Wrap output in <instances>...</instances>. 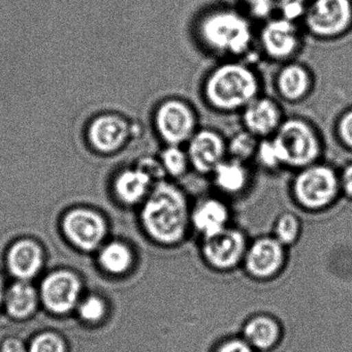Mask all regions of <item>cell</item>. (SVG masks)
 Listing matches in <instances>:
<instances>
[{"label":"cell","mask_w":352,"mask_h":352,"mask_svg":"<svg viewBox=\"0 0 352 352\" xmlns=\"http://www.w3.org/2000/svg\"><path fill=\"white\" fill-rule=\"evenodd\" d=\"M256 24L242 9L209 8L193 19L189 32L197 50L215 61L245 59L256 63Z\"/></svg>","instance_id":"1"},{"label":"cell","mask_w":352,"mask_h":352,"mask_svg":"<svg viewBox=\"0 0 352 352\" xmlns=\"http://www.w3.org/2000/svg\"><path fill=\"white\" fill-rule=\"evenodd\" d=\"M246 248L242 232L226 228L215 236L206 239L204 253L214 267L228 269L242 258Z\"/></svg>","instance_id":"17"},{"label":"cell","mask_w":352,"mask_h":352,"mask_svg":"<svg viewBox=\"0 0 352 352\" xmlns=\"http://www.w3.org/2000/svg\"><path fill=\"white\" fill-rule=\"evenodd\" d=\"M38 289L30 281L17 280L6 289L3 305L8 314L17 320L30 318L40 302Z\"/></svg>","instance_id":"21"},{"label":"cell","mask_w":352,"mask_h":352,"mask_svg":"<svg viewBox=\"0 0 352 352\" xmlns=\"http://www.w3.org/2000/svg\"><path fill=\"white\" fill-rule=\"evenodd\" d=\"M157 156L166 173V179L168 180L178 182L179 180L186 178L190 173H192L185 146H160Z\"/></svg>","instance_id":"24"},{"label":"cell","mask_w":352,"mask_h":352,"mask_svg":"<svg viewBox=\"0 0 352 352\" xmlns=\"http://www.w3.org/2000/svg\"><path fill=\"white\" fill-rule=\"evenodd\" d=\"M277 240L282 244L294 242L300 232V220L292 213H284L278 218L275 228Z\"/></svg>","instance_id":"32"},{"label":"cell","mask_w":352,"mask_h":352,"mask_svg":"<svg viewBox=\"0 0 352 352\" xmlns=\"http://www.w3.org/2000/svg\"><path fill=\"white\" fill-rule=\"evenodd\" d=\"M244 335L252 347L267 349L277 342L280 335L279 325L270 317H255L247 323Z\"/></svg>","instance_id":"25"},{"label":"cell","mask_w":352,"mask_h":352,"mask_svg":"<svg viewBox=\"0 0 352 352\" xmlns=\"http://www.w3.org/2000/svg\"><path fill=\"white\" fill-rule=\"evenodd\" d=\"M243 11L258 25L277 15L276 0H243Z\"/></svg>","instance_id":"28"},{"label":"cell","mask_w":352,"mask_h":352,"mask_svg":"<svg viewBox=\"0 0 352 352\" xmlns=\"http://www.w3.org/2000/svg\"><path fill=\"white\" fill-rule=\"evenodd\" d=\"M217 195L221 197H240L244 195L254 179L253 164L226 157L220 162L209 178Z\"/></svg>","instance_id":"16"},{"label":"cell","mask_w":352,"mask_h":352,"mask_svg":"<svg viewBox=\"0 0 352 352\" xmlns=\"http://www.w3.org/2000/svg\"><path fill=\"white\" fill-rule=\"evenodd\" d=\"M151 177L133 162L117 170L111 181V193L118 205L140 207L153 188Z\"/></svg>","instance_id":"15"},{"label":"cell","mask_w":352,"mask_h":352,"mask_svg":"<svg viewBox=\"0 0 352 352\" xmlns=\"http://www.w3.org/2000/svg\"><path fill=\"white\" fill-rule=\"evenodd\" d=\"M190 212L184 189L178 182L166 179L154 184L147 199L140 206V220L152 238L172 244L186 232Z\"/></svg>","instance_id":"3"},{"label":"cell","mask_w":352,"mask_h":352,"mask_svg":"<svg viewBox=\"0 0 352 352\" xmlns=\"http://www.w3.org/2000/svg\"><path fill=\"white\" fill-rule=\"evenodd\" d=\"M82 282L74 272L56 270L43 279L38 294L49 312L65 315L77 308L82 298Z\"/></svg>","instance_id":"12"},{"label":"cell","mask_w":352,"mask_h":352,"mask_svg":"<svg viewBox=\"0 0 352 352\" xmlns=\"http://www.w3.org/2000/svg\"><path fill=\"white\" fill-rule=\"evenodd\" d=\"M306 38L302 24L275 16L257 28L256 51L263 60L281 65L298 59Z\"/></svg>","instance_id":"8"},{"label":"cell","mask_w":352,"mask_h":352,"mask_svg":"<svg viewBox=\"0 0 352 352\" xmlns=\"http://www.w3.org/2000/svg\"><path fill=\"white\" fill-rule=\"evenodd\" d=\"M316 85L314 71L298 59L278 65L273 78L276 98L292 106L307 102L314 94Z\"/></svg>","instance_id":"11"},{"label":"cell","mask_w":352,"mask_h":352,"mask_svg":"<svg viewBox=\"0 0 352 352\" xmlns=\"http://www.w3.org/2000/svg\"><path fill=\"white\" fill-rule=\"evenodd\" d=\"M146 131L147 127L139 117L131 118L120 113L104 112L89 121L86 140L96 153L114 155L133 140L143 139Z\"/></svg>","instance_id":"7"},{"label":"cell","mask_w":352,"mask_h":352,"mask_svg":"<svg viewBox=\"0 0 352 352\" xmlns=\"http://www.w3.org/2000/svg\"><path fill=\"white\" fill-rule=\"evenodd\" d=\"M76 309L80 318L87 323L100 322L107 314L106 302L100 296L96 294L81 298Z\"/></svg>","instance_id":"27"},{"label":"cell","mask_w":352,"mask_h":352,"mask_svg":"<svg viewBox=\"0 0 352 352\" xmlns=\"http://www.w3.org/2000/svg\"><path fill=\"white\" fill-rule=\"evenodd\" d=\"M185 148L192 173L206 178H209L216 166L228 157L226 137L214 127H199Z\"/></svg>","instance_id":"13"},{"label":"cell","mask_w":352,"mask_h":352,"mask_svg":"<svg viewBox=\"0 0 352 352\" xmlns=\"http://www.w3.org/2000/svg\"><path fill=\"white\" fill-rule=\"evenodd\" d=\"M204 106L216 114L239 115L263 94V80L255 63L245 59L216 61L199 83Z\"/></svg>","instance_id":"2"},{"label":"cell","mask_w":352,"mask_h":352,"mask_svg":"<svg viewBox=\"0 0 352 352\" xmlns=\"http://www.w3.org/2000/svg\"><path fill=\"white\" fill-rule=\"evenodd\" d=\"M258 143L259 140L255 135L241 127L226 138L228 157L252 164Z\"/></svg>","instance_id":"26"},{"label":"cell","mask_w":352,"mask_h":352,"mask_svg":"<svg viewBox=\"0 0 352 352\" xmlns=\"http://www.w3.org/2000/svg\"><path fill=\"white\" fill-rule=\"evenodd\" d=\"M218 352H253L252 346L245 340H230L219 348Z\"/></svg>","instance_id":"34"},{"label":"cell","mask_w":352,"mask_h":352,"mask_svg":"<svg viewBox=\"0 0 352 352\" xmlns=\"http://www.w3.org/2000/svg\"><path fill=\"white\" fill-rule=\"evenodd\" d=\"M289 190L296 205L308 211H321L342 195L339 168L324 160L292 172Z\"/></svg>","instance_id":"5"},{"label":"cell","mask_w":352,"mask_h":352,"mask_svg":"<svg viewBox=\"0 0 352 352\" xmlns=\"http://www.w3.org/2000/svg\"><path fill=\"white\" fill-rule=\"evenodd\" d=\"M60 226L67 241L86 252L100 248L108 234L104 214L88 206H76L65 211Z\"/></svg>","instance_id":"10"},{"label":"cell","mask_w":352,"mask_h":352,"mask_svg":"<svg viewBox=\"0 0 352 352\" xmlns=\"http://www.w3.org/2000/svg\"><path fill=\"white\" fill-rule=\"evenodd\" d=\"M282 243L277 239L265 238L255 242L247 253V267L256 277L274 275L283 263Z\"/></svg>","instance_id":"20"},{"label":"cell","mask_w":352,"mask_h":352,"mask_svg":"<svg viewBox=\"0 0 352 352\" xmlns=\"http://www.w3.org/2000/svg\"><path fill=\"white\" fill-rule=\"evenodd\" d=\"M148 120L151 133L160 146H185L201 127L197 107L179 96H164L154 102Z\"/></svg>","instance_id":"4"},{"label":"cell","mask_w":352,"mask_h":352,"mask_svg":"<svg viewBox=\"0 0 352 352\" xmlns=\"http://www.w3.org/2000/svg\"><path fill=\"white\" fill-rule=\"evenodd\" d=\"M339 178L342 195L352 201V160L339 168Z\"/></svg>","instance_id":"33"},{"label":"cell","mask_w":352,"mask_h":352,"mask_svg":"<svg viewBox=\"0 0 352 352\" xmlns=\"http://www.w3.org/2000/svg\"><path fill=\"white\" fill-rule=\"evenodd\" d=\"M7 267L17 280L30 281L44 265V252L36 241L22 239L14 243L7 253Z\"/></svg>","instance_id":"19"},{"label":"cell","mask_w":352,"mask_h":352,"mask_svg":"<svg viewBox=\"0 0 352 352\" xmlns=\"http://www.w3.org/2000/svg\"><path fill=\"white\" fill-rule=\"evenodd\" d=\"M28 352H67V344L57 333L45 331L32 340Z\"/></svg>","instance_id":"31"},{"label":"cell","mask_w":352,"mask_h":352,"mask_svg":"<svg viewBox=\"0 0 352 352\" xmlns=\"http://www.w3.org/2000/svg\"><path fill=\"white\" fill-rule=\"evenodd\" d=\"M252 164L270 175L288 170L285 152L275 137L259 140Z\"/></svg>","instance_id":"22"},{"label":"cell","mask_w":352,"mask_h":352,"mask_svg":"<svg viewBox=\"0 0 352 352\" xmlns=\"http://www.w3.org/2000/svg\"><path fill=\"white\" fill-rule=\"evenodd\" d=\"M0 352H28V347L18 338H7L1 344Z\"/></svg>","instance_id":"35"},{"label":"cell","mask_w":352,"mask_h":352,"mask_svg":"<svg viewBox=\"0 0 352 352\" xmlns=\"http://www.w3.org/2000/svg\"><path fill=\"white\" fill-rule=\"evenodd\" d=\"M333 133L338 144L347 151L352 152V107L338 115L333 122Z\"/></svg>","instance_id":"29"},{"label":"cell","mask_w":352,"mask_h":352,"mask_svg":"<svg viewBox=\"0 0 352 352\" xmlns=\"http://www.w3.org/2000/svg\"><path fill=\"white\" fill-rule=\"evenodd\" d=\"M230 219V209L223 197L206 195L191 208L190 222L206 239L226 230Z\"/></svg>","instance_id":"18"},{"label":"cell","mask_w":352,"mask_h":352,"mask_svg":"<svg viewBox=\"0 0 352 352\" xmlns=\"http://www.w3.org/2000/svg\"><path fill=\"white\" fill-rule=\"evenodd\" d=\"M287 115L277 98L261 94L239 114L242 129L258 140L274 137Z\"/></svg>","instance_id":"14"},{"label":"cell","mask_w":352,"mask_h":352,"mask_svg":"<svg viewBox=\"0 0 352 352\" xmlns=\"http://www.w3.org/2000/svg\"><path fill=\"white\" fill-rule=\"evenodd\" d=\"M307 38L333 43L352 30V0H311L302 21Z\"/></svg>","instance_id":"9"},{"label":"cell","mask_w":352,"mask_h":352,"mask_svg":"<svg viewBox=\"0 0 352 352\" xmlns=\"http://www.w3.org/2000/svg\"><path fill=\"white\" fill-rule=\"evenodd\" d=\"M98 261L110 275H123L133 265V252L124 243L113 241L100 247Z\"/></svg>","instance_id":"23"},{"label":"cell","mask_w":352,"mask_h":352,"mask_svg":"<svg viewBox=\"0 0 352 352\" xmlns=\"http://www.w3.org/2000/svg\"><path fill=\"white\" fill-rule=\"evenodd\" d=\"M310 3L311 0H276V16L302 24Z\"/></svg>","instance_id":"30"},{"label":"cell","mask_w":352,"mask_h":352,"mask_svg":"<svg viewBox=\"0 0 352 352\" xmlns=\"http://www.w3.org/2000/svg\"><path fill=\"white\" fill-rule=\"evenodd\" d=\"M5 292L6 289L5 287H3V279H1V277H0V306H1V305H3V298H5Z\"/></svg>","instance_id":"36"},{"label":"cell","mask_w":352,"mask_h":352,"mask_svg":"<svg viewBox=\"0 0 352 352\" xmlns=\"http://www.w3.org/2000/svg\"><path fill=\"white\" fill-rule=\"evenodd\" d=\"M274 137L285 152L289 172L323 160L324 138L316 123L307 117L286 116Z\"/></svg>","instance_id":"6"}]
</instances>
